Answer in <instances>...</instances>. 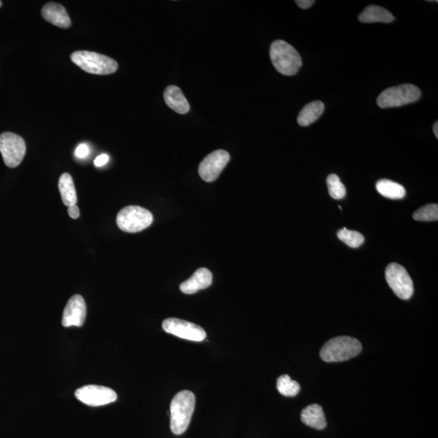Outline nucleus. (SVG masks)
<instances>
[{"label":"nucleus","mask_w":438,"mask_h":438,"mask_svg":"<svg viewBox=\"0 0 438 438\" xmlns=\"http://www.w3.org/2000/svg\"><path fill=\"white\" fill-rule=\"evenodd\" d=\"M196 397L189 391L176 393L171 403V430L175 435L188 429L195 409Z\"/></svg>","instance_id":"f257e3e1"},{"label":"nucleus","mask_w":438,"mask_h":438,"mask_svg":"<svg viewBox=\"0 0 438 438\" xmlns=\"http://www.w3.org/2000/svg\"><path fill=\"white\" fill-rule=\"evenodd\" d=\"M275 70L284 76H294L302 66V58L295 49L283 40L274 41L269 49Z\"/></svg>","instance_id":"f03ea898"},{"label":"nucleus","mask_w":438,"mask_h":438,"mask_svg":"<svg viewBox=\"0 0 438 438\" xmlns=\"http://www.w3.org/2000/svg\"><path fill=\"white\" fill-rule=\"evenodd\" d=\"M361 351V343L357 338L339 336L324 343L320 357L324 362H341L358 356Z\"/></svg>","instance_id":"7ed1b4c3"},{"label":"nucleus","mask_w":438,"mask_h":438,"mask_svg":"<svg viewBox=\"0 0 438 438\" xmlns=\"http://www.w3.org/2000/svg\"><path fill=\"white\" fill-rule=\"evenodd\" d=\"M71 61L82 70L95 75H109L118 70L116 61L96 52H75L71 55Z\"/></svg>","instance_id":"20e7f679"},{"label":"nucleus","mask_w":438,"mask_h":438,"mask_svg":"<svg viewBox=\"0 0 438 438\" xmlns=\"http://www.w3.org/2000/svg\"><path fill=\"white\" fill-rule=\"evenodd\" d=\"M154 217L150 211L139 205H130L122 209L117 215L116 223L125 233H136L152 224Z\"/></svg>","instance_id":"39448f33"},{"label":"nucleus","mask_w":438,"mask_h":438,"mask_svg":"<svg viewBox=\"0 0 438 438\" xmlns=\"http://www.w3.org/2000/svg\"><path fill=\"white\" fill-rule=\"evenodd\" d=\"M420 88L411 84L386 88L377 97V105L381 108L398 107L410 104L420 100Z\"/></svg>","instance_id":"423d86ee"},{"label":"nucleus","mask_w":438,"mask_h":438,"mask_svg":"<svg viewBox=\"0 0 438 438\" xmlns=\"http://www.w3.org/2000/svg\"><path fill=\"white\" fill-rule=\"evenodd\" d=\"M0 152L10 169L21 164L26 152V145L21 136L13 132H3L0 135Z\"/></svg>","instance_id":"0eeeda50"},{"label":"nucleus","mask_w":438,"mask_h":438,"mask_svg":"<svg viewBox=\"0 0 438 438\" xmlns=\"http://www.w3.org/2000/svg\"><path fill=\"white\" fill-rule=\"evenodd\" d=\"M386 282L398 298L409 299L414 292V286L407 269L398 263H391L386 269Z\"/></svg>","instance_id":"6e6552de"},{"label":"nucleus","mask_w":438,"mask_h":438,"mask_svg":"<svg viewBox=\"0 0 438 438\" xmlns=\"http://www.w3.org/2000/svg\"><path fill=\"white\" fill-rule=\"evenodd\" d=\"M162 329L176 337L194 342H203L208 336L203 327L179 318H167L162 322Z\"/></svg>","instance_id":"1a4fd4ad"},{"label":"nucleus","mask_w":438,"mask_h":438,"mask_svg":"<svg viewBox=\"0 0 438 438\" xmlns=\"http://www.w3.org/2000/svg\"><path fill=\"white\" fill-rule=\"evenodd\" d=\"M75 396L79 401L91 407L109 405L117 400L116 393L112 389L96 385L77 389Z\"/></svg>","instance_id":"9d476101"},{"label":"nucleus","mask_w":438,"mask_h":438,"mask_svg":"<svg viewBox=\"0 0 438 438\" xmlns=\"http://www.w3.org/2000/svg\"><path fill=\"white\" fill-rule=\"evenodd\" d=\"M229 160L228 152L219 150L210 152L199 165L198 172L201 179L205 182H213L217 180Z\"/></svg>","instance_id":"9b49d317"},{"label":"nucleus","mask_w":438,"mask_h":438,"mask_svg":"<svg viewBox=\"0 0 438 438\" xmlns=\"http://www.w3.org/2000/svg\"><path fill=\"white\" fill-rule=\"evenodd\" d=\"M86 304L80 295H73L68 300L63 313L62 324L65 327L83 326L86 318Z\"/></svg>","instance_id":"f8f14e48"},{"label":"nucleus","mask_w":438,"mask_h":438,"mask_svg":"<svg viewBox=\"0 0 438 438\" xmlns=\"http://www.w3.org/2000/svg\"><path fill=\"white\" fill-rule=\"evenodd\" d=\"M213 275L208 269L201 268L188 280L182 283L180 286V291L185 294H194L208 288L212 284Z\"/></svg>","instance_id":"ddd939ff"},{"label":"nucleus","mask_w":438,"mask_h":438,"mask_svg":"<svg viewBox=\"0 0 438 438\" xmlns=\"http://www.w3.org/2000/svg\"><path fill=\"white\" fill-rule=\"evenodd\" d=\"M42 16L47 22L57 27L68 29L71 19L65 7L56 3H48L42 9Z\"/></svg>","instance_id":"4468645a"},{"label":"nucleus","mask_w":438,"mask_h":438,"mask_svg":"<svg viewBox=\"0 0 438 438\" xmlns=\"http://www.w3.org/2000/svg\"><path fill=\"white\" fill-rule=\"evenodd\" d=\"M164 97L166 104L178 114L185 115L189 111V103L179 87L167 86Z\"/></svg>","instance_id":"2eb2a0df"},{"label":"nucleus","mask_w":438,"mask_h":438,"mask_svg":"<svg viewBox=\"0 0 438 438\" xmlns=\"http://www.w3.org/2000/svg\"><path fill=\"white\" fill-rule=\"evenodd\" d=\"M302 421L304 425L322 430L327 427L326 416L322 407L318 405H311L304 408L302 412Z\"/></svg>","instance_id":"dca6fc26"},{"label":"nucleus","mask_w":438,"mask_h":438,"mask_svg":"<svg viewBox=\"0 0 438 438\" xmlns=\"http://www.w3.org/2000/svg\"><path fill=\"white\" fill-rule=\"evenodd\" d=\"M359 19L363 23H391L395 21V17L386 8L371 5L363 10Z\"/></svg>","instance_id":"f3484780"},{"label":"nucleus","mask_w":438,"mask_h":438,"mask_svg":"<svg viewBox=\"0 0 438 438\" xmlns=\"http://www.w3.org/2000/svg\"><path fill=\"white\" fill-rule=\"evenodd\" d=\"M324 110V105L321 101H314L308 103L299 113L297 118L298 124L302 127L312 125L323 114Z\"/></svg>","instance_id":"a211bd4d"},{"label":"nucleus","mask_w":438,"mask_h":438,"mask_svg":"<svg viewBox=\"0 0 438 438\" xmlns=\"http://www.w3.org/2000/svg\"><path fill=\"white\" fill-rule=\"evenodd\" d=\"M376 189L379 194L389 199H402L406 196L405 187L390 180H379Z\"/></svg>","instance_id":"6ab92c4d"},{"label":"nucleus","mask_w":438,"mask_h":438,"mask_svg":"<svg viewBox=\"0 0 438 438\" xmlns=\"http://www.w3.org/2000/svg\"><path fill=\"white\" fill-rule=\"evenodd\" d=\"M58 189H60L63 204L68 208L76 205L77 203V191L71 175L63 173L61 176L60 180H58Z\"/></svg>","instance_id":"aec40b11"},{"label":"nucleus","mask_w":438,"mask_h":438,"mask_svg":"<svg viewBox=\"0 0 438 438\" xmlns=\"http://www.w3.org/2000/svg\"><path fill=\"white\" fill-rule=\"evenodd\" d=\"M277 389L282 396L294 397L300 391L299 384L292 380L287 374L280 376L277 380Z\"/></svg>","instance_id":"412c9836"},{"label":"nucleus","mask_w":438,"mask_h":438,"mask_svg":"<svg viewBox=\"0 0 438 438\" xmlns=\"http://www.w3.org/2000/svg\"><path fill=\"white\" fill-rule=\"evenodd\" d=\"M337 235L338 238L344 244L353 249L360 247L365 242V237L361 233L357 230H348L346 228L339 230Z\"/></svg>","instance_id":"4be33fe9"},{"label":"nucleus","mask_w":438,"mask_h":438,"mask_svg":"<svg viewBox=\"0 0 438 438\" xmlns=\"http://www.w3.org/2000/svg\"><path fill=\"white\" fill-rule=\"evenodd\" d=\"M329 194L334 200H341L345 198L346 188L342 183L341 178L336 175L331 174L327 177V180Z\"/></svg>","instance_id":"5701e85b"},{"label":"nucleus","mask_w":438,"mask_h":438,"mask_svg":"<svg viewBox=\"0 0 438 438\" xmlns=\"http://www.w3.org/2000/svg\"><path fill=\"white\" fill-rule=\"evenodd\" d=\"M413 219L423 221H437L438 219V205L430 204L423 206L413 214Z\"/></svg>","instance_id":"b1692460"},{"label":"nucleus","mask_w":438,"mask_h":438,"mask_svg":"<svg viewBox=\"0 0 438 438\" xmlns=\"http://www.w3.org/2000/svg\"><path fill=\"white\" fill-rule=\"evenodd\" d=\"M90 154V148L86 144L79 146L75 151V155L78 159H85Z\"/></svg>","instance_id":"393cba45"},{"label":"nucleus","mask_w":438,"mask_h":438,"mask_svg":"<svg viewBox=\"0 0 438 438\" xmlns=\"http://www.w3.org/2000/svg\"><path fill=\"white\" fill-rule=\"evenodd\" d=\"M109 156L106 154H103L97 156L95 162H93V164H95L97 167H101L106 165L107 162H109Z\"/></svg>","instance_id":"a878e982"},{"label":"nucleus","mask_w":438,"mask_h":438,"mask_svg":"<svg viewBox=\"0 0 438 438\" xmlns=\"http://www.w3.org/2000/svg\"><path fill=\"white\" fill-rule=\"evenodd\" d=\"M68 213L73 219L80 217V210H79L77 205L70 206L68 209Z\"/></svg>","instance_id":"bb28decb"},{"label":"nucleus","mask_w":438,"mask_h":438,"mask_svg":"<svg viewBox=\"0 0 438 438\" xmlns=\"http://www.w3.org/2000/svg\"><path fill=\"white\" fill-rule=\"evenodd\" d=\"M295 3L300 8L307 9L312 7L315 1L314 0H297Z\"/></svg>","instance_id":"cd10ccee"},{"label":"nucleus","mask_w":438,"mask_h":438,"mask_svg":"<svg viewBox=\"0 0 438 438\" xmlns=\"http://www.w3.org/2000/svg\"><path fill=\"white\" fill-rule=\"evenodd\" d=\"M434 132H435V135L436 136L437 139H438V123L436 122L435 125H434Z\"/></svg>","instance_id":"c85d7f7f"},{"label":"nucleus","mask_w":438,"mask_h":438,"mask_svg":"<svg viewBox=\"0 0 438 438\" xmlns=\"http://www.w3.org/2000/svg\"><path fill=\"white\" fill-rule=\"evenodd\" d=\"M2 4H3L2 1H0V8L2 7Z\"/></svg>","instance_id":"c756f323"}]
</instances>
